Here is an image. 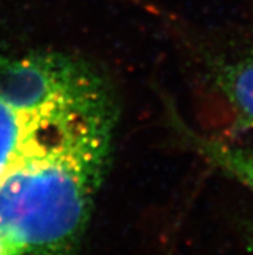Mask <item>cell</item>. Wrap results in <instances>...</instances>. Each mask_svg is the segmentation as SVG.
Here are the masks:
<instances>
[{
	"instance_id": "6da1fadb",
	"label": "cell",
	"mask_w": 253,
	"mask_h": 255,
	"mask_svg": "<svg viewBox=\"0 0 253 255\" xmlns=\"http://www.w3.org/2000/svg\"><path fill=\"white\" fill-rule=\"evenodd\" d=\"M118 108L96 68L0 52V250L70 255L109 168Z\"/></svg>"
},
{
	"instance_id": "7a4b0ae2",
	"label": "cell",
	"mask_w": 253,
	"mask_h": 255,
	"mask_svg": "<svg viewBox=\"0 0 253 255\" xmlns=\"http://www.w3.org/2000/svg\"><path fill=\"white\" fill-rule=\"evenodd\" d=\"M213 84L233 116L231 132L253 129V45L216 64Z\"/></svg>"
},
{
	"instance_id": "3957f363",
	"label": "cell",
	"mask_w": 253,
	"mask_h": 255,
	"mask_svg": "<svg viewBox=\"0 0 253 255\" xmlns=\"http://www.w3.org/2000/svg\"><path fill=\"white\" fill-rule=\"evenodd\" d=\"M191 144L209 163L253 192V146L187 132Z\"/></svg>"
},
{
	"instance_id": "277c9868",
	"label": "cell",
	"mask_w": 253,
	"mask_h": 255,
	"mask_svg": "<svg viewBox=\"0 0 253 255\" xmlns=\"http://www.w3.org/2000/svg\"><path fill=\"white\" fill-rule=\"evenodd\" d=\"M250 243H251V248L253 250V224L251 227V231H250Z\"/></svg>"
}]
</instances>
